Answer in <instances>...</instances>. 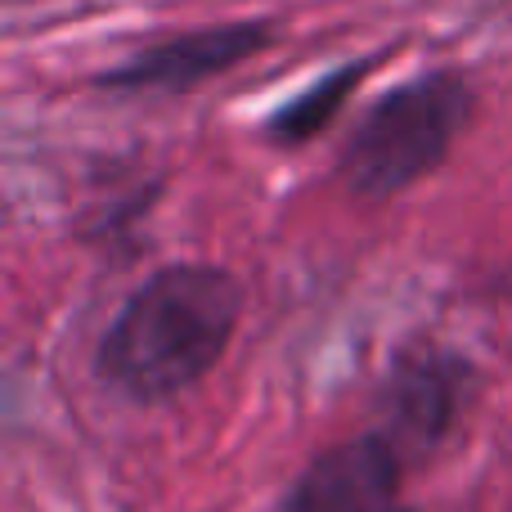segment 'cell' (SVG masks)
<instances>
[{"mask_svg": "<svg viewBox=\"0 0 512 512\" xmlns=\"http://www.w3.org/2000/svg\"><path fill=\"white\" fill-rule=\"evenodd\" d=\"M283 512H414L405 499V454L378 427L328 445L288 486Z\"/></svg>", "mask_w": 512, "mask_h": 512, "instance_id": "cell-5", "label": "cell"}, {"mask_svg": "<svg viewBox=\"0 0 512 512\" xmlns=\"http://www.w3.org/2000/svg\"><path fill=\"white\" fill-rule=\"evenodd\" d=\"M477 117V90L463 68H427L382 90L337 149V180L355 203H391L450 162Z\"/></svg>", "mask_w": 512, "mask_h": 512, "instance_id": "cell-2", "label": "cell"}, {"mask_svg": "<svg viewBox=\"0 0 512 512\" xmlns=\"http://www.w3.org/2000/svg\"><path fill=\"white\" fill-rule=\"evenodd\" d=\"M472 360L445 342H414L391 360L378 391V432L405 454V463L427 459L454 432L468 405Z\"/></svg>", "mask_w": 512, "mask_h": 512, "instance_id": "cell-4", "label": "cell"}, {"mask_svg": "<svg viewBox=\"0 0 512 512\" xmlns=\"http://www.w3.org/2000/svg\"><path fill=\"white\" fill-rule=\"evenodd\" d=\"M243 279L212 261L158 265L117 306L95 346V378L131 405H162L225 360L243 319Z\"/></svg>", "mask_w": 512, "mask_h": 512, "instance_id": "cell-1", "label": "cell"}, {"mask_svg": "<svg viewBox=\"0 0 512 512\" xmlns=\"http://www.w3.org/2000/svg\"><path fill=\"white\" fill-rule=\"evenodd\" d=\"M279 41V27L270 18H234V23H203L189 32L162 36L140 45L122 63L95 72L90 86L104 95H189L203 81L243 68L248 59L265 54Z\"/></svg>", "mask_w": 512, "mask_h": 512, "instance_id": "cell-3", "label": "cell"}, {"mask_svg": "<svg viewBox=\"0 0 512 512\" xmlns=\"http://www.w3.org/2000/svg\"><path fill=\"white\" fill-rule=\"evenodd\" d=\"M382 54H360V59H346L337 68H328L324 77H315L306 90L279 104L270 117L261 122V140L274 144V149H306L315 144L328 126L342 117V108L355 99V90L378 72Z\"/></svg>", "mask_w": 512, "mask_h": 512, "instance_id": "cell-6", "label": "cell"}]
</instances>
